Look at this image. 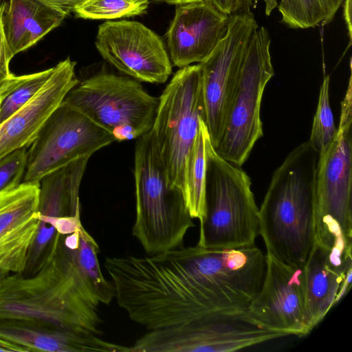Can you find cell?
<instances>
[{"instance_id":"cell-10","label":"cell","mask_w":352,"mask_h":352,"mask_svg":"<svg viewBox=\"0 0 352 352\" xmlns=\"http://www.w3.org/2000/svg\"><path fill=\"white\" fill-rule=\"evenodd\" d=\"M113 138L74 108L61 102L29 146L22 182L41 179L81 157H91Z\"/></svg>"},{"instance_id":"cell-6","label":"cell","mask_w":352,"mask_h":352,"mask_svg":"<svg viewBox=\"0 0 352 352\" xmlns=\"http://www.w3.org/2000/svg\"><path fill=\"white\" fill-rule=\"evenodd\" d=\"M108 132L115 141L136 140L151 131L159 98L141 82L100 70L83 79L63 100Z\"/></svg>"},{"instance_id":"cell-8","label":"cell","mask_w":352,"mask_h":352,"mask_svg":"<svg viewBox=\"0 0 352 352\" xmlns=\"http://www.w3.org/2000/svg\"><path fill=\"white\" fill-rule=\"evenodd\" d=\"M285 336L257 323L246 308H230L149 330L128 347V352H229Z\"/></svg>"},{"instance_id":"cell-5","label":"cell","mask_w":352,"mask_h":352,"mask_svg":"<svg viewBox=\"0 0 352 352\" xmlns=\"http://www.w3.org/2000/svg\"><path fill=\"white\" fill-rule=\"evenodd\" d=\"M206 216L197 245L235 249L254 245L259 232L258 208L251 180L237 165L222 157L205 138Z\"/></svg>"},{"instance_id":"cell-14","label":"cell","mask_w":352,"mask_h":352,"mask_svg":"<svg viewBox=\"0 0 352 352\" xmlns=\"http://www.w3.org/2000/svg\"><path fill=\"white\" fill-rule=\"evenodd\" d=\"M228 19L210 0L176 5L166 34L171 63L182 68L204 62L225 36Z\"/></svg>"},{"instance_id":"cell-20","label":"cell","mask_w":352,"mask_h":352,"mask_svg":"<svg viewBox=\"0 0 352 352\" xmlns=\"http://www.w3.org/2000/svg\"><path fill=\"white\" fill-rule=\"evenodd\" d=\"M65 16L37 0H9L2 21L10 60L57 28Z\"/></svg>"},{"instance_id":"cell-2","label":"cell","mask_w":352,"mask_h":352,"mask_svg":"<svg viewBox=\"0 0 352 352\" xmlns=\"http://www.w3.org/2000/svg\"><path fill=\"white\" fill-rule=\"evenodd\" d=\"M318 152L304 142L274 171L258 209L259 232L267 253L303 266L314 244V181Z\"/></svg>"},{"instance_id":"cell-16","label":"cell","mask_w":352,"mask_h":352,"mask_svg":"<svg viewBox=\"0 0 352 352\" xmlns=\"http://www.w3.org/2000/svg\"><path fill=\"white\" fill-rule=\"evenodd\" d=\"M40 182L0 193V270L22 274L36 234Z\"/></svg>"},{"instance_id":"cell-19","label":"cell","mask_w":352,"mask_h":352,"mask_svg":"<svg viewBox=\"0 0 352 352\" xmlns=\"http://www.w3.org/2000/svg\"><path fill=\"white\" fill-rule=\"evenodd\" d=\"M0 338L30 351L127 352L128 346L105 341L100 336H80L17 320H0Z\"/></svg>"},{"instance_id":"cell-27","label":"cell","mask_w":352,"mask_h":352,"mask_svg":"<svg viewBox=\"0 0 352 352\" xmlns=\"http://www.w3.org/2000/svg\"><path fill=\"white\" fill-rule=\"evenodd\" d=\"M6 2L0 0V80H4L10 77L12 74L9 69L10 59L3 30L2 16Z\"/></svg>"},{"instance_id":"cell-9","label":"cell","mask_w":352,"mask_h":352,"mask_svg":"<svg viewBox=\"0 0 352 352\" xmlns=\"http://www.w3.org/2000/svg\"><path fill=\"white\" fill-rule=\"evenodd\" d=\"M267 30L258 28L249 41L216 151L241 166L263 135L261 104L266 85L274 74Z\"/></svg>"},{"instance_id":"cell-3","label":"cell","mask_w":352,"mask_h":352,"mask_svg":"<svg viewBox=\"0 0 352 352\" xmlns=\"http://www.w3.org/2000/svg\"><path fill=\"white\" fill-rule=\"evenodd\" d=\"M135 140L132 233L144 251L154 255L182 247L195 225L182 192L168 184L151 131Z\"/></svg>"},{"instance_id":"cell-17","label":"cell","mask_w":352,"mask_h":352,"mask_svg":"<svg viewBox=\"0 0 352 352\" xmlns=\"http://www.w3.org/2000/svg\"><path fill=\"white\" fill-rule=\"evenodd\" d=\"M80 216L77 186L67 173L52 172L40 181L38 225L28 252L24 276L34 275L56 250L61 234L54 228L58 217Z\"/></svg>"},{"instance_id":"cell-26","label":"cell","mask_w":352,"mask_h":352,"mask_svg":"<svg viewBox=\"0 0 352 352\" xmlns=\"http://www.w3.org/2000/svg\"><path fill=\"white\" fill-rule=\"evenodd\" d=\"M28 148L16 150L0 159V193L22 182L27 165Z\"/></svg>"},{"instance_id":"cell-15","label":"cell","mask_w":352,"mask_h":352,"mask_svg":"<svg viewBox=\"0 0 352 352\" xmlns=\"http://www.w3.org/2000/svg\"><path fill=\"white\" fill-rule=\"evenodd\" d=\"M76 64L69 56L60 61L32 99L0 123V159L33 142L49 117L78 82Z\"/></svg>"},{"instance_id":"cell-32","label":"cell","mask_w":352,"mask_h":352,"mask_svg":"<svg viewBox=\"0 0 352 352\" xmlns=\"http://www.w3.org/2000/svg\"><path fill=\"white\" fill-rule=\"evenodd\" d=\"M342 5L343 6V16L349 40L348 47H349L351 45L352 39V0H344Z\"/></svg>"},{"instance_id":"cell-7","label":"cell","mask_w":352,"mask_h":352,"mask_svg":"<svg viewBox=\"0 0 352 352\" xmlns=\"http://www.w3.org/2000/svg\"><path fill=\"white\" fill-rule=\"evenodd\" d=\"M204 118L199 63L179 68L159 97L151 129L167 181L184 198L188 160Z\"/></svg>"},{"instance_id":"cell-35","label":"cell","mask_w":352,"mask_h":352,"mask_svg":"<svg viewBox=\"0 0 352 352\" xmlns=\"http://www.w3.org/2000/svg\"><path fill=\"white\" fill-rule=\"evenodd\" d=\"M8 274H10V273L8 272L0 270V278L4 277L5 276H6Z\"/></svg>"},{"instance_id":"cell-33","label":"cell","mask_w":352,"mask_h":352,"mask_svg":"<svg viewBox=\"0 0 352 352\" xmlns=\"http://www.w3.org/2000/svg\"><path fill=\"white\" fill-rule=\"evenodd\" d=\"M157 1H163L168 4L172 5H179V4H184V3H188L195 1H199L202 0H154Z\"/></svg>"},{"instance_id":"cell-18","label":"cell","mask_w":352,"mask_h":352,"mask_svg":"<svg viewBox=\"0 0 352 352\" xmlns=\"http://www.w3.org/2000/svg\"><path fill=\"white\" fill-rule=\"evenodd\" d=\"M303 270L306 310L311 331L338 302L344 282L352 274V258L315 243Z\"/></svg>"},{"instance_id":"cell-22","label":"cell","mask_w":352,"mask_h":352,"mask_svg":"<svg viewBox=\"0 0 352 352\" xmlns=\"http://www.w3.org/2000/svg\"><path fill=\"white\" fill-rule=\"evenodd\" d=\"M208 133L203 118L189 156L186 171L184 200L192 219L201 223L206 216V153L205 138Z\"/></svg>"},{"instance_id":"cell-4","label":"cell","mask_w":352,"mask_h":352,"mask_svg":"<svg viewBox=\"0 0 352 352\" xmlns=\"http://www.w3.org/2000/svg\"><path fill=\"white\" fill-rule=\"evenodd\" d=\"M340 102L337 133L318 153L314 181L315 243L352 248V76Z\"/></svg>"},{"instance_id":"cell-24","label":"cell","mask_w":352,"mask_h":352,"mask_svg":"<svg viewBox=\"0 0 352 352\" xmlns=\"http://www.w3.org/2000/svg\"><path fill=\"white\" fill-rule=\"evenodd\" d=\"M329 76H325L320 86L316 111L309 143L319 153L334 139L337 127L329 100Z\"/></svg>"},{"instance_id":"cell-31","label":"cell","mask_w":352,"mask_h":352,"mask_svg":"<svg viewBox=\"0 0 352 352\" xmlns=\"http://www.w3.org/2000/svg\"><path fill=\"white\" fill-rule=\"evenodd\" d=\"M221 12L230 15L243 10L242 0H210Z\"/></svg>"},{"instance_id":"cell-25","label":"cell","mask_w":352,"mask_h":352,"mask_svg":"<svg viewBox=\"0 0 352 352\" xmlns=\"http://www.w3.org/2000/svg\"><path fill=\"white\" fill-rule=\"evenodd\" d=\"M53 67L28 74L27 78L3 99L0 105V123L25 105L41 89Z\"/></svg>"},{"instance_id":"cell-34","label":"cell","mask_w":352,"mask_h":352,"mask_svg":"<svg viewBox=\"0 0 352 352\" xmlns=\"http://www.w3.org/2000/svg\"><path fill=\"white\" fill-rule=\"evenodd\" d=\"M242 2L243 9H250L251 8L249 0H242Z\"/></svg>"},{"instance_id":"cell-23","label":"cell","mask_w":352,"mask_h":352,"mask_svg":"<svg viewBox=\"0 0 352 352\" xmlns=\"http://www.w3.org/2000/svg\"><path fill=\"white\" fill-rule=\"evenodd\" d=\"M149 0H85L74 10L84 19H110L128 18L146 12Z\"/></svg>"},{"instance_id":"cell-29","label":"cell","mask_w":352,"mask_h":352,"mask_svg":"<svg viewBox=\"0 0 352 352\" xmlns=\"http://www.w3.org/2000/svg\"><path fill=\"white\" fill-rule=\"evenodd\" d=\"M65 17L85 0H37Z\"/></svg>"},{"instance_id":"cell-1","label":"cell","mask_w":352,"mask_h":352,"mask_svg":"<svg viewBox=\"0 0 352 352\" xmlns=\"http://www.w3.org/2000/svg\"><path fill=\"white\" fill-rule=\"evenodd\" d=\"M100 249L82 226L76 249L61 235L53 254L34 275L0 278V320H11L80 336H101L99 307L115 298L101 271Z\"/></svg>"},{"instance_id":"cell-21","label":"cell","mask_w":352,"mask_h":352,"mask_svg":"<svg viewBox=\"0 0 352 352\" xmlns=\"http://www.w3.org/2000/svg\"><path fill=\"white\" fill-rule=\"evenodd\" d=\"M258 0H249L251 6ZM344 0H263L265 12L270 16L275 8L281 23L293 29H308L330 23Z\"/></svg>"},{"instance_id":"cell-36","label":"cell","mask_w":352,"mask_h":352,"mask_svg":"<svg viewBox=\"0 0 352 352\" xmlns=\"http://www.w3.org/2000/svg\"><path fill=\"white\" fill-rule=\"evenodd\" d=\"M7 79V78H6ZM4 80H0V85L4 82Z\"/></svg>"},{"instance_id":"cell-12","label":"cell","mask_w":352,"mask_h":352,"mask_svg":"<svg viewBox=\"0 0 352 352\" xmlns=\"http://www.w3.org/2000/svg\"><path fill=\"white\" fill-rule=\"evenodd\" d=\"M95 45L105 60L140 82L164 83L172 74L163 41L140 22L109 20L102 23Z\"/></svg>"},{"instance_id":"cell-11","label":"cell","mask_w":352,"mask_h":352,"mask_svg":"<svg viewBox=\"0 0 352 352\" xmlns=\"http://www.w3.org/2000/svg\"><path fill=\"white\" fill-rule=\"evenodd\" d=\"M258 25L250 10L229 15L228 29L210 56L199 63L202 74L204 120L216 148L249 41Z\"/></svg>"},{"instance_id":"cell-28","label":"cell","mask_w":352,"mask_h":352,"mask_svg":"<svg viewBox=\"0 0 352 352\" xmlns=\"http://www.w3.org/2000/svg\"><path fill=\"white\" fill-rule=\"evenodd\" d=\"M81 225L80 216H64L56 219L54 228L60 234L67 235L76 232Z\"/></svg>"},{"instance_id":"cell-30","label":"cell","mask_w":352,"mask_h":352,"mask_svg":"<svg viewBox=\"0 0 352 352\" xmlns=\"http://www.w3.org/2000/svg\"><path fill=\"white\" fill-rule=\"evenodd\" d=\"M28 75L14 76L12 74L8 78L0 85V105L3 99L9 94L15 87L22 82Z\"/></svg>"},{"instance_id":"cell-13","label":"cell","mask_w":352,"mask_h":352,"mask_svg":"<svg viewBox=\"0 0 352 352\" xmlns=\"http://www.w3.org/2000/svg\"><path fill=\"white\" fill-rule=\"evenodd\" d=\"M262 285L246 308L263 327L287 336H305L311 331L306 310L303 266L283 263L265 255Z\"/></svg>"}]
</instances>
